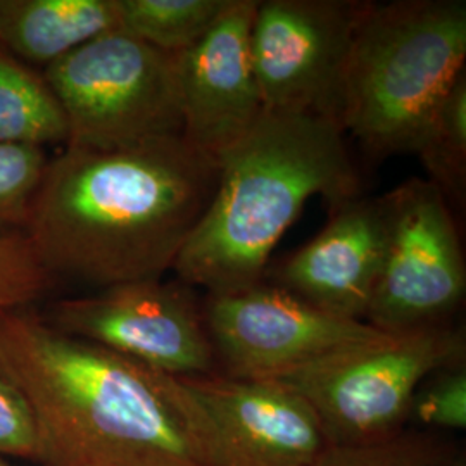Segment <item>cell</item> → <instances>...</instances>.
<instances>
[{
  "label": "cell",
  "instance_id": "obj_1",
  "mask_svg": "<svg viewBox=\"0 0 466 466\" xmlns=\"http://www.w3.org/2000/svg\"><path fill=\"white\" fill-rule=\"evenodd\" d=\"M217 159L184 135L49 157L25 235L50 275L107 289L163 279L217 190Z\"/></svg>",
  "mask_w": 466,
  "mask_h": 466
},
{
  "label": "cell",
  "instance_id": "obj_2",
  "mask_svg": "<svg viewBox=\"0 0 466 466\" xmlns=\"http://www.w3.org/2000/svg\"><path fill=\"white\" fill-rule=\"evenodd\" d=\"M0 371L26 400L42 466H200L159 371L56 329L0 315Z\"/></svg>",
  "mask_w": 466,
  "mask_h": 466
},
{
  "label": "cell",
  "instance_id": "obj_3",
  "mask_svg": "<svg viewBox=\"0 0 466 466\" xmlns=\"http://www.w3.org/2000/svg\"><path fill=\"white\" fill-rule=\"evenodd\" d=\"M217 190L173 269L208 294L267 280V267L302 208L360 196V177L340 127L319 115L265 111L219 159Z\"/></svg>",
  "mask_w": 466,
  "mask_h": 466
},
{
  "label": "cell",
  "instance_id": "obj_4",
  "mask_svg": "<svg viewBox=\"0 0 466 466\" xmlns=\"http://www.w3.org/2000/svg\"><path fill=\"white\" fill-rule=\"evenodd\" d=\"M466 2H365L342 67L335 123L373 156L413 152L465 73Z\"/></svg>",
  "mask_w": 466,
  "mask_h": 466
},
{
  "label": "cell",
  "instance_id": "obj_5",
  "mask_svg": "<svg viewBox=\"0 0 466 466\" xmlns=\"http://www.w3.org/2000/svg\"><path fill=\"white\" fill-rule=\"evenodd\" d=\"M463 360V330L437 325L382 333L261 379L298 392L315 410L330 446H360L396 437L418 387Z\"/></svg>",
  "mask_w": 466,
  "mask_h": 466
},
{
  "label": "cell",
  "instance_id": "obj_6",
  "mask_svg": "<svg viewBox=\"0 0 466 466\" xmlns=\"http://www.w3.org/2000/svg\"><path fill=\"white\" fill-rule=\"evenodd\" d=\"M66 123L67 147L115 150L184 132L177 54L123 30L42 71Z\"/></svg>",
  "mask_w": 466,
  "mask_h": 466
},
{
  "label": "cell",
  "instance_id": "obj_7",
  "mask_svg": "<svg viewBox=\"0 0 466 466\" xmlns=\"http://www.w3.org/2000/svg\"><path fill=\"white\" fill-rule=\"evenodd\" d=\"M200 466H311L330 446L298 392L261 377L161 373Z\"/></svg>",
  "mask_w": 466,
  "mask_h": 466
},
{
  "label": "cell",
  "instance_id": "obj_8",
  "mask_svg": "<svg viewBox=\"0 0 466 466\" xmlns=\"http://www.w3.org/2000/svg\"><path fill=\"white\" fill-rule=\"evenodd\" d=\"M382 198L385 249L365 323L385 333L444 325L466 290L465 259L448 200L423 178Z\"/></svg>",
  "mask_w": 466,
  "mask_h": 466
},
{
  "label": "cell",
  "instance_id": "obj_9",
  "mask_svg": "<svg viewBox=\"0 0 466 466\" xmlns=\"http://www.w3.org/2000/svg\"><path fill=\"white\" fill-rule=\"evenodd\" d=\"M47 321L61 332L173 377L217 373L202 308L187 283L140 280L57 300Z\"/></svg>",
  "mask_w": 466,
  "mask_h": 466
},
{
  "label": "cell",
  "instance_id": "obj_10",
  "mask_svg": "<svg viewBox=\"0 0 466 466\" xmlns=\"http://www.w3.org/2000/svg\"><path fill=\"white\" fill-rule=\"evenodd\" d=\"M365 2L263 0L250 25V59L265 111L335 121L342 67Z\"/></svg>",
  "mask_w": 466,
  "mask_h": 466
},
{
  "label": "cell",
  "instance_id": "obj_11",
  "mask_svg": "<svg viewBox=\"0 0 466 466\" xmlns=\"http://www.w3.org/2000/svg\"><path fill=\"white\" fill-rule=\"evenodd\" d=\"M202 317L218 363L233 377H269L385 333L321 311L267 280L238 292L208 294Z\"/></svg>",
  "mask_w": 466,
  "mask_h": 466
},
{
  "label": "cell",
  "instance_id": "obj_12",
  "mask_svg": "<svg viewBox=\"0 0 466 466\" xmlns=\"http://www.w3.org/2000/svg\"><path fill=\"white\" fill-rule=\"evenodd\" d=\"M258 0H230L211 30L177 54L185 140L219 159L265 113L250 59Z\"/></svg>",
  "mask_w": 466,
  "mask_h": 466
},
{
  "label": "cell",
  "instance_id": "obj_13",
  "mask_svg": "<svg viewBox=\"0 0 466 466\" xmlns=\"http://www.w3.org/2000/svg\"><path fill=\"white\" fill-rule=\"evenodd\" d=\"M385 249L383 198L332 206L325 228L273 271L275 285L335 317L365 321Z\"/></svg>",
  "mask_w": 466,
  "mask_h": 466
},
{
  "label": "cell",
  "instance_id": "obj_14",
  "mask_svg": "<svg viewBox=\"0 0 466 466\" xmlns=\"http://www.w3.org/2000/svg\"><path fill=\"white\" fill-rule=\"evenodd\" d=\"M113 30L117 0H0V46L40 73Z\"/></svg>",
  "mask_w": 466,
  "mask_h": 466
},
{
  "label": "cell",
  "instance_id": "obj_15",
  "mask_svg": "<svg viewBox=\"0 0 466 466\" xmlns=\"http://www.w3.org/2000/svg\"><path fill=\"white\" fill-rule=\"evenodd\" d=\"M66 123L40 71L0 46V144H66Z\"/></svg>",
  "mask_w": 466,
  "mask_h": 466
},
{
  "label": "cell",
  "instance_id": "obj_16",
  "mask_svg": "<svg viewBox=\"0 0 466 466\" xmlns=\"http://www.w3.org/2000/svg\"><path fill=\"white\" fill-rule=\"evenodd\" d=\"M230 0H117L119 30L180 54L211 30Z\"/></svg>",
  "mask_w": 466,
  "mask_h": 466
},
{
  "label": "cell",
  "instance_id": "obj_17",
  "mask_svg": "<svg viewBox=\"0 0 466 466\" xmlns=\"http://www.w3.org/2000/svg\"><path fill=\"white\" fill-rule=\"evenodd\" d=\"M417 152L432 182L448 199L465 202L466 75L451 86L418 138Z\"/></svg>",
  "mask_w": 466,
  "mask_h": 466
},
{
  "label": "cell",
  "instance_id": "obj_18",
  "mask_svg": "<svg viewBox=\"0 0 466 466\" xmlns=\"http://www.w3.org/2000/svg\"><path fill=\"white\" fill-rule=\"evenodd\" d=\"M47 163L46 147L0 144V235L25 233Z\"/></svg>",
  "mask_w": 466,
  "mask_h": 466
},
{
  "label": "cell",
  "instance_id": "obj_19",
  "mask_svg": "<svg viewBox=\"0 0 466 466\" xmlns=\"http://www.w3.org/2000/svg\"><path fill=\"white\" fill-rule=\"evenodd\" d=\"M54 280L25 233L0 235V315L32 308Z\"/></svg>",
  "mask_w": 466,
  "mask_h": 466
},
{
  "label": "cell",
  "instance_id": "obj_20",
  "mask_svg": "<svg viewBox=\"0 0 466 466\" xmlns=\"http://www.w3.org/2000/svg\"><path fill=\"white\" fill-rule=\"evenodd\" d=\"M311 466H446L432 448L417 441L387 439L360 446H329Z\"/></svg>",
  "mask_w": 466,
  "mask_h": 466
},
{
  "label": "cell",
  "instance_id": "obj_21",
  "mask_svg": "<svg viewBox=\"0 0 466 466\" xmlns=\"http://www.w3.org/2000/svg\"><path fill=\"white\" fill-rule=\"evenodd\" d=\"M411 410H417L423 423L463 431L466 427L465 365L444 368L433 373L431 383L420 396H415Z\"/></svg>",
  "mask_w": 466,
  "mask_h": 466
},
{
  "label": "cell",
  "instance_id": "obj_22",
  "mask_svg": "<svg viewBox=\"0 0 466 466\" xmlns=\"http://www.w3.org/2000/svg\"><path fill=\"white\" fill-rule=\"evenodd\" d=\"M0 458L38 463V435L32 411L0 371Z\"/></svg>",
  "mask_w": 466,
  "mask_h": 466
},
{
  "label": "cell",
  "instance_id": "obj_23",
  "mask_svg": "<svg viewBox=\"0 0 466 466\" xmlns=\"http://www.w3.org/2000/svg\"><path fill=\"white\" fill-rule=\"evenodd\" d=\"M0 466H19L16 463H13V461H9V460H2L0 458Z\"/></svg>",
  "mask_w": 466,
  "mask_h": 466
}]
</instances>
